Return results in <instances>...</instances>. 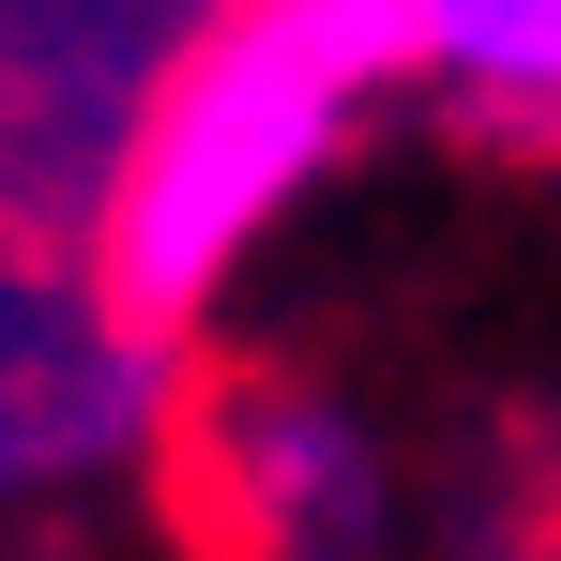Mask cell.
I'll use <instances>...</instances> for the list:
<instances>
[{
  "label": "cell",
  "mask_w": 561,
  "mask_h": 561,
  "mask_svg": "<svg viewBox=\"0 0 561 561\" xmlns=\"http://www.w3.org/2000/svg\"><path fill=\"white\" fill-rule=\"evenodd\" d=\"M394 0H213L197 46L168 61V92L137 122L122 183L92 228L106 350L152 365L213 319V288L243 274V243L319 183V152L350 137V106L394 77Z\"/></svg>",
  "instance_id": "6da1fadb"
},
{
  "label": "cell",
  "mask_w": 561,
  "mask_h": 561,
  "mask_svg": "<svg viewBox=\"0 0 561 561\" xmlns=\"http://www.w3.org/2000/svg\"><path fill=\"white\" fill-rule=\"evenodd\" d=\"M197 440L228 470V531L259 561H379L394 485H379V440L350 410H319V394H288V379H228V394L197 410Z\"/></svg>",
  "instance_id": "7a4b0ae2"
},
{
  "label": "cell",
  "mask_w": 561,
  "mask_h": 561,
  "mask_svg": "<svg viewBox=\"0 0 561 561\" xmlns=\"http://www.w3.org/2000/svg\"><path fill=\"white\" fill-rule=\"evenodd\" d=\"M394 46L501 122H547L561 92V0H394Z\"/></svg>",
  "instance_id": "3957f363"
}]
</instances>
